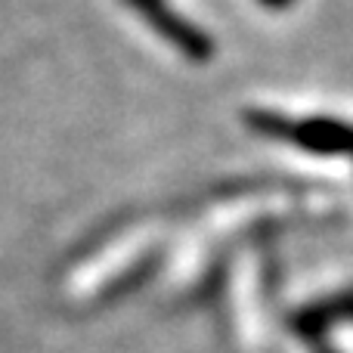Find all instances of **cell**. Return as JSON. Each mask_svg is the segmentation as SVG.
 <instances>
[{"instance_id":"6da1fadb","label":"cell","mask_w":353,"mask_h":353,"mask_svg":"<svg viewBox=\"0 0 353 353\" xmlns=\"http://www.w3.org/2000/svg\"><path fill=\"white\" fill-rule=\"evenodd\" d=\"M251 134L276 143H292L313 155H347L353 159V124L341 118H288L270 109H248L242 115Z\"/></svg>"},{"instance_id":"7a4b0ae2","label":"cell","mask_w":353,"mask_h":353,"mask_svg":"<svg viewBox=\"0 0 353 353\" xmlns=\"http://www.w3.org/2000/svg\"><path fill=\"white\" fill-rule=\"evenodd\" d=\"M137 16L146 19V25H152V31L168 41L176 53H183L189 62H211L217 53V43L201 25H195L192 19L180 16L168 0H124Z\"/></svg>"},{"instance_id":"3957f363","label":"cell","mask_w":353,"mask_h":353,"mask_svg":"<svg viewBox=\"0 0 353 353\" xmlns=\"http://www.w3.org/2000/svg\"><path fill=\"white\" fill-rule=\"evenodd\" d=\"M344 319H353V292H341L335 298H325L319 304H310L304 310H298L292 316V329L304 338L307 344L325 341L332 325L344 323Z\"/></svg>"},{"instance_id":"277c9868","label":"cell","mask_w":353,"mask_h":353,"mask_svg":"<svg viewBox=\"0 0 353 353\" xmlns=\"http://www.w3.org/2000/svg\"><path fill=\"white\" fill-rule=\"evenodd\" d=\"M261 6H267V10H288V6L294 3V0H257Z\"/></svg>"},{"instance_id":"5b68a950","label":"cell","mask_w":353,"mask_h":353,"mask_svg":"<svg viewBox=\"0 0 353 353\" xmlns=\"http://www.w3.org/2000/svg\"><path fill=\"white\" fill-rule=\"evenodd\" d=\"M313 350H316V353H332V350H329V344H325V341H319V344H313Z\"/></svg>"}]
</instances>
